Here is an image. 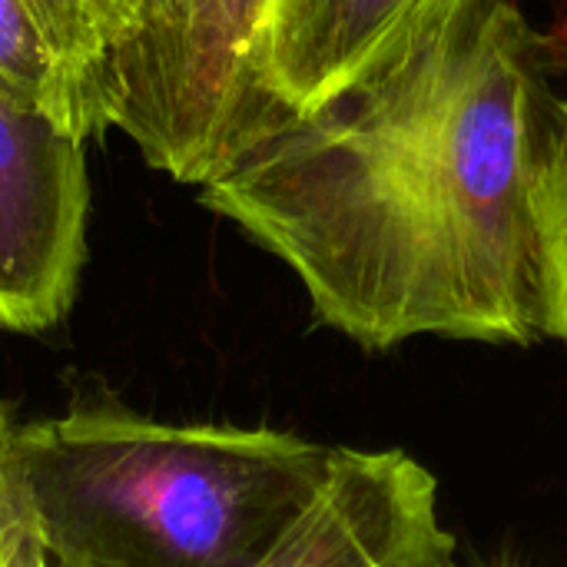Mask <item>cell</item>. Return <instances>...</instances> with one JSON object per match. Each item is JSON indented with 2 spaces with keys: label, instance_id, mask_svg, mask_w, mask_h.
Returning <instances> with one entry per match:
<instances>
[{
  "label": "cell",
  "instance_id": "1",
  "mask_svg": "<svg viewBox=\"0 0 567 567\" xmlns=\"http://www.w3.org/2000/svg\"><path fill=\"white\" fill-rule=\"evenodd\" d=\"M551 110L548 47L522 7L462 0L375 73L279 116L199 199L369 352L532 346L548 339L535 183Z\"/></svg>",
  "mask_w": 567,
  "mask_h": 567
},
{
  "label": "cell",
  "instance_id": "2",
  "mask_svg": "<svg viewBox=\"0 0 567 567\" xmlns=\"http://www.w3.org/2000/svg\"><path fill=\"white\" fill-rule=\"evenodd\" d=\"M10 465L70 567H252L326 485L339 445L276 429L73 409L10 425Z\"/></svg>",
  "mask_w": 567,
  "mask_h": 567
},
{
  "label": "cell",
  "instance_id": "3",
  "mask_svg": "<svg viewBox=\"0 0 567 567\" xmlns=\"http://www.w3.org/2000/svg\"><path fill=\"white\" fill-rule=\"evenodd\" d=\"M80 136L0 93V329L37 336L73 306L86 259Z\"/></svg>",
  "mask_w": 567,
  "mask_h": 567
},
{
  "label": "cell",
  "instance_id": "4",
  "mask_svg": "<svg viewBox=\"0 0 567 567\" xmlns=\"http://www.w3.org/2000/svg\"><path fill=\"white\" fill-rule=\"evenodd\" d=\"M269 0H199L163 76L116 126L140 156L203 186L256 140V50Z\"/></svg>",
  "mask_w": 567,
  "mask_h": 567
},
{
  "label": "cell",
  "instance_id": "5",
  "mask_svg": "<svg viewBox=\"0 0 567 567\" xmlns=\"http://www.w3.org/2000/svg\"><path fill=\"white\" fill-rule=\"evenodd\" d=\"M435 475L402 449L336 452L309 508L252 567H452Z\"/></svg>",
  "mask_w": 567,
  "mask_h": 567
},
{
  "label": "cell",
  "instance_id": "6",
  "mask_svg": "<svg viewBox=\"0 0 567 567\" xmlns=\"http://www.w3.org/2000/svg\"><path fill=\"white\" fill-rule=\"evenodd\" d=\"M458 7L462 0H269L256 50V136L375 73Z\"/></svg>",
  "mask_w": 567,
  "mask_h": 567
},
{
  "label": "cell",
  "instance_id": "7",
  "mask_svg": "<svg viewBox=\"0 0 567 567\" xmlns=\"http://www.w3.org/2000/svg\"><path fill=\"white\" fill-rule=\"evenodd\" d=\"M0 93L70 136L113 130V40L90 0H0Z\"/></svg>",
  "mask_w": 567,
  "mask_h": 567
},
{
  "label": "cell",
  "instance_id": "8",
  "mask_svg": "<svg viewBox=\"0 0 567 567\" xmlns=\"http://www.w3.org/2000/svg\"><path fill=\"white\" fill-rule=\"evenodd\" d=\"M113 40V130L169 66L199 0H90Z\"/></svg>",
  "mask_w": 567,
  "mask_h": 567
},
{
  "label": "cell",
  "instance_id": "9",
  "mask_svg": "<svg viewBox=\"0 0 567 567\" xmlns=\"http://www.w3.org/2000/svg\"><path fill=\"white\" fill-rule=\"evenodd\" d=\"M535 219L542 236L548 339L567 342V100H555L535 183Z\"/></svg>",
  "mask_w": 567,
  "mask_h": 567
},
{
  "label": "cell",
  "instance_id": "10",
  "mask_svg": "<svg viewBox=\"0 0 567 567\" xmlns=\"http://www.w3.org/2000/svg\"><path fill=\"white\" fill-rule=\"evenodd\" d=\"M13 419L17 415L10 412V405L0 402V567H70L43 542L20 492V482L13 475L7 449Z\"/></svg>",
  "mask_w": 567,
  "mask_h": 567
},
{
  "label": "cell",
  "instance_id": "11",
  "mask_svg": "<svg viewBox=\"0 0 567 567\" xmlns=\"http://www.w3.org/2000/svg\"><path fill=\"white\" fill-rule=\"evenodd\" d=\"M452 567H455V565H452Z\"/></svg>",
  "mask_w": 567,
  "mask_h": 567
}]
</instances>
